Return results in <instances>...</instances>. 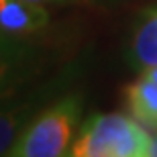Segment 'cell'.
Masks as SVG:
<instances>
[{
    "mask_svg": "<svg viewBox=\"0 0 157 157\" xmlns=\"http://www.w3.org/2000/svg\"><path fill=\"white\" fill-rule=\"evenodd\" d=\"M84 108L82 94L65 92L43 108L21 137L14 141L10 157H59L70 155V147L78 137Z\"/></svg>",
    "mask_w": 157,
    "mask_h": 157,
    "instance_id": "cell-1",
    "label": "cell"
},
{
    "mask_svg": "<svg viewBox=\"0 0 157 157\" xmlns=\"http://www.w3.org/2000/svg\"><path fill=\"white\" fill-rule=\"evenodd\" d=\"M151 137L133 117L121 112H94L84 121L71 157H147Z\"/></svg>",
    "mask_w": 157,
    "mask_h": 157,
    "instance_id": "cell-2",
    "label": "cell"
},
{
    "mask_svg": "<svg viewBox=\"0 0 157 157\" xmlns=\"http://www.w3.org/2000/svg\"><path fill=\"white\" fill-rule=\"evenodd\" d=\"M80 76V65H67L47 80L31 82L29 86L0 98V155H8L14 141L43 108L57 100Z\"/></svg>",
    "mask_w": 157,
    "mask_h": 157,
    "instance_id": "cell-3",
    "label": "cell"
},
{
    "mask_svg": "<svg viewBox=\"0 0 157 157\" xmlns=\"http://www.w3.org/2000/svg\"><path fill=\"white\" fill-rule=\"evenodd\" d=\"M43 53L27 37H14L0 29V98L39 80Z\"/></svg>",
    "mask_w": 157,
    "mask_h": 157,
    "instance_id": "cell-4",
    "label": "cell"
},
{
    "mask_svg": "<svg viewBox=\"0 0 157 157\" xmlns=\"http://www.w3.org/2000/svg\"><path fill=\"white\" fill-rule=\"evenodd\" d=\"M49 25V10L41 2L0 0V29L14 37H29Z\"/></svg>",
    "mask_w": 157,
    "mask_h": 157,
    "instance_id": "cell-5",
    "label": "cell"
},
{
    "mask_svg": "<svg viewBox=\"0 0 157 157\" xmlns=\"http://www.w3.org/2000/svg\"><path fill=\"white\" fill-rule=\"evenodd\" d=\"M127 61L137 71L157 65V6L147 8L135 25L127 49Z\"/></svg>",
    "mask_w": 157,
    "mask_h": 157,
    "instance_id": "cell-6",
    "label": "cell"
},
{
    "mask_svg": "<svg viewBox=\"0 0 157 157\" xmlns=\"http://www.w3.org/2000/svg\"><path fill=\"white\" fill-rule=\"evenodd\" d=\"M122 98L128 114L143 127L157 131V84L141 78L122 90Z\"/></svg>",
    "mask_w": 157,
    "mask_h": 157,
    "instance_id": "cell-7",
    "label": "cell"
},
{
    "mask_svg": "<svg viewBox=\"0 0 157 157\" xmlns=\"http://www.w3.org/2000/svg\"><path fill=\"white\" fill-rule=\"evenodd\" d=\"M41 4H84V2H100V0H31Z\"/></svg>",
    "mask_w": 157,
    "mask_h": 157,
    "instance_id": "cell-8",
    "label": "cell"
},
{
    "mask_svg": "<svg viewBox=\"0 0 157 157\" xmlns=\"http://www.w3.org/2000/svg\"><path fill=\"white\" fill-rule=\"evenodd\" d=\"M141 78H145V80H149V82H153V84H157V65L143 70V71H141Z\"/></svg>",
    "mask_w": 157,
    "mask_h": 157,
    "instance_id": "cell-9",
    "label": "cell"
},
{
    "mask_svg": "<svg viewBox=\"0 0 157 157\" xmlns=\"http://www.w3.org/2000/svg\"><path fill=\"white\" fill-rule=\"evenodd\" d=\"M147 157H157V135L151 137V145H149V155Z\"/></svg>",
    "mask_w": 157,
    "mask_h": 157,
    "instance_id": "cell-10",
    "label": "cell"
}]
</instances>
